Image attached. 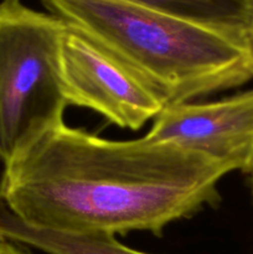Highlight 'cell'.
Segmentation results:
<instances>
[{"instance_id":"cell-1","label":"cell","mask_w":253,"mask_h":254,"mask_svg":"<svg viewBox=\"0 0 253 254\" xmlns=\"http://www.w3.org/2000/svg\"><path fill=\"white\" fill-rule=\"evenodd\" d=\"M228 173L175 143L111 140L63 122L4 164L0 202L42 230L161 236L171 223L215 206Z\"/></svg>"},{"instance_id":"cell-2","label":"cell","mask_w":253,"mask_h":254,"mask_svg":"<svg viewBox=\"0 0 253 254\" xmlns=\"http://www.w3.org/2000/svg\"><path fill=\"white\" fill-rule=\"evenodd\" d=\"M150 84L166 106L247 83L253 67L242 40L126 0H42Z\"/></svg>"},{"instance_id":"cell-3","label":"cell","mask_w":253,"mask_h":254,"mask_svg":"<svg viewBox=\"0 0 253 254\" xmlns=\"http://www.w3.org/2000/svg\"><path fill=\"white\" fill-rule=\"evenodd\" d=\"M67 25L21 0L0 1V160L7 163L63 123Z\"/></svg>"},{"instance_id":"cell-4","label":"cell","mask_w":253,"mask_h":254,"mask_svg":"<svg viewBox=\"0 0 253 254\" xmlns=\"http://www.w3.org/2000/svg\"><path fill=\"white\" fill-rule=\"evenodd\" d=\"M61 74L68 106L91 109L122 129L138 130L166 107L150 84L68 25L61 45Z\"/></svg>"},{"instance_id":"cell-5","label":"cell","mask_w":253,"mask_h":254,"mask_svg":"<svg viewBox=\"0 0 253 254\" xmlns=\"http://www.w3.org/2000/svg\"><path fill=\"white\" fill-rule=\"evenodd\" d=\"M146 138L198 151L230 170H253V89L203 103L166 106Z\"/></svg>"},{"instance_id":"cell-6","label":"cell","mask_w":253,"mask_h":254,"mask_svg":"<svg viewBox=\"0 0 253 254\" xmlns=\"http://www.w3.org/2000/svg\"><path fill=\"white\" fill-rule=\"evenodd\" d=\"M0 238L47 254H148L122 245L113 236L72 235L26 225L0 202Z\"/></svg>"},{"instance_id":"cell-7","label":"cell","mask_w":253,"mask_h":254,"mask_svg":"<svg viewBox=\"0 0 253 254\" xmlns=\"http://www.w3.org/2000/svg\"><path fill=\"white\" fill-rule=\"evenodd\" d=\"M221 30L245 42L243 0H126ZM246 45V42H245Z\"/></svg>"},{"instance_id":"cell-8","label":"cell","mask_w":253,"mask_h":254,"mask_svg":"<svg viewBox=\"0 0 253 254\" xmlns=\"http://www.w3.org/2000/svg\"><path fill=\"white\" fill-rule=\"evenodd\" d=\"M245 2V42L253 67V0Z\"/></svg>"},{"instance_id":"cell-9","label":"cell","mask_w":253,"mask_h":254,"mask_svg":"<svg viewBox=\"0 0 253 254\" xmlns=\"http://www.w3.org/2000/svg\"><path fill=\"white\" fill-rule=\"evenodd\" d=\"M0 254H35L31 248L14 241L0 238Z\"/></svg>"},{"instance_id":"cell-10","label":"cell","mask_w":253,"mask_h":254,"mask_svg":"<svg viewBox=\"0 0 253 254\" xmlns=\"http://www.w3.org/2000/svg\"><path fill=\"white\" fill-rule=\"evenodd\" d=\"M252 190H253V180H252Z\"/></svg>"}]
</instances>
